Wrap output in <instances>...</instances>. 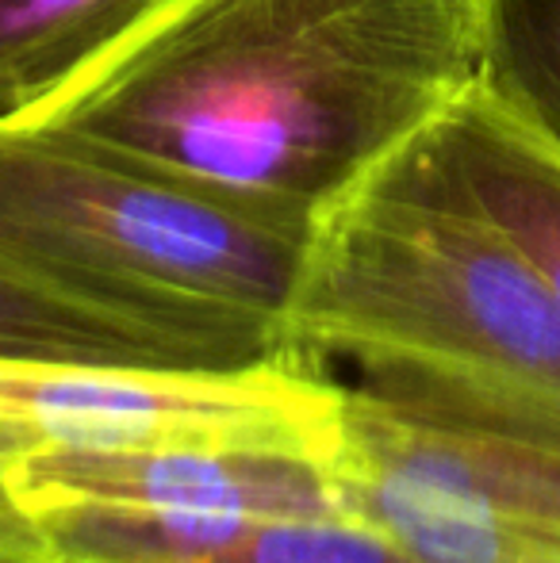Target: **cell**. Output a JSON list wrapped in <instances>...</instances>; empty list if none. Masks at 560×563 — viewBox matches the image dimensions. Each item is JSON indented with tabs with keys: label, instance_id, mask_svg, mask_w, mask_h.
Returning a JSON list of instances; mask_svg holds the SVG:
<instances>
[{
	"label": "cell",
	"instance_id": "7a4b0ae2",
	"mask_svg": "<svg viewBox=\"0 0 560 563\" xmlns=\"http://www.w3.org/2000/svg\"><path fill=\"white\" fill-rule=\"evenodd\" d=\"M288 349L430 418L560 410V291L415 146L319 219Z\"/></svg>",
	"mask_w": 560,
	"mask_h": 563
},
{
	"label": "cell",
	"instance_id": "277c9868",
	"mask_svg": "<svg viewBox=\"0 0 560 563\" xmlns=\"http://www.w3.org/2000/svg\"><path fill=\"white\" fill-rule=\"evenodd\" d=\"M342 407L345 384L311 361L231 372L0 361V460L169 438L281 441L334 460Z\"/></svg>",
	"mask_w": 560,
	"mask_h": 563
},
{
	"label": "cell",
	"instance_id": "8fae6325",
	"mask_svg": "<svg viewBox=\"0 0 560 563\" xmlns=\"http://www.w3.org/2000/svg\"><path fill=\"white\" fill-rule=\"evenodd\" d=\"M476 89L560 157V0H476Z\"/></svg>",
	"mask_w": 560,
	"mask_h": 563
},
{
	"label": "cell",
	"instance_id": "8992f818",
	"mask_svg": "<svg viewBox=\"0 0 560 563\" xmlns=\"http://www.w3.org/2000/svg\"><path fill=\"white\" fill-rule=\"evenodd\" d=\"M334 479L345 510L419 563H560V521L487 487L430 418L345 384Z\"/></svg>",
	"mask_w": 560,
	"mask_h": 563
},
{
	"label": "cell",
	"instance_id": "30bf717a",
	"mask_svg": "<svg viewBox=\"0 0 560 563\" xmlns=\"http://www.w3.org/2000/svg\"><path fill=\"white\" fill-rule=\"evenodd\" d=\"M142 563H419L353 510L322 518H200L162 533Z\"/></svg>",
	"mask_w": 560,
	"mask_h": 563
},
{
	"label": "cell",
	"instance_id": "6da1fadb",
	"mask_svg": "<svg viewBox=\"0 0 560 563\" xmlns=\"http://www.w3.org/2000/svg\"><path fill=\"white\" fill-rule=\"evenodd\" d=\"M476 77V0H177L43 119L322 219Z\"/></svg>",
	"mask_w": 560,
	"mask_h": 563
},
{
	"label": "cell",
	"instance_id": "5b68a950",
	"mask_svg": "<svg viewBox=\"0 0 560 563\" xmlns=\"http://www.w3.org/2000/svg\"><path fill=\"white\" fill-rule=\"evenodd\" d=\"M31 521L58 510L169 518H322L342 514L327 452L242 438H169L108 449H39L0 460Z\"/></svg>",
	"mask_w": 560,
	"mask_h": 563
},
{
	"label": "cell",
	"instance_id": "9c48e42d",
	"mask_svg": "<svg viewBox=\"0 0 560 563\" xmlns=\"http://www.w3.org/2000/svg\"><path fill=\"white\" fill-rule=\"evenodd\" d=\"M0 361L89 368H200L169 338L74 296L0 242Z\"/></svg>",
	"mask_w": 560,
	"mask_h": 563
},
{
	"label": "cell",
	"instance_id": "7c38bea8",
	"mask_svg": "<svg viewBox=\"0 0 560 563\" xmlns=\"http://www.w3.org/2000/svg\"><path fill=\"white\" fill-rule=\"evenodd\" d=\"M0 563H58L39 526L4 487V479H0Z\"/></svg>",
	"mask_w": 560,
	"mask_h": 563
},
{
	"label": "cell",
	"instance_id": "3957f363",
	"mask_svg": "<svg viewBox=\"0 0 560 563\" xmlns=\"http://www.w3.org/2000/svg\"><path fill=\"white\" fill-rule=\"evenodd\" d=\"M319 219L51 119L0 131V242L200 368L299 361L288 311Z\"/></svg>",
	"mask_w": 560,
	"mask_h": 563
},
{
	"label": "cell",
	"instance_id": "ba28073f",
	"mask_svg": "<svg viewBox=\"0 0 560 563\" xmlns=\"http://www.w3.org/2000/svg\"><path fill=\"white\" fill-rule=\"evenodd\" d=\"M177 0H0V131L51 115Z\"/></svg>",
	"mask_w": 560,
	"mask_h": 563
},
{
	"label": "cell",
	"instance_id": "52a82bcc",
	"mask_svg": "<svg viewBox=\"0 0 560 563\" xmlns=\"http://www.w3.org/2000/svg\"><path fill=\"white\" fill-rule=\"evenodd\" d=\"M415 154L507 230L560 291V157L553 150L472 89L415 142Z\"/></svg>",
	"mask_w": 560,
	"mask_h": 563
}]
</instances>
